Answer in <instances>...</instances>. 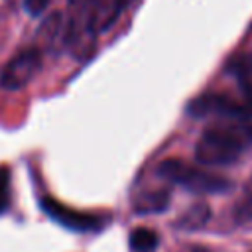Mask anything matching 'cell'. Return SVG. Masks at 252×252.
Wrapping results in <instances>:
<instances>
[{"label":"cell","mask_w":252,"mask_h":252,"mask_svg":"<svg viewBox=\"0 0 252 252\" xmlns=\"http://www.w3.org/2000/svg\"><path fill=\"white\" fill-rule=\"evenodd\" d=\"M10 181H12L10 169H8L6 165H0V215H4V213L8 211L10 201H12Z\"/></svg>","instance_id":"obj_11"},{"label":"cell","mask_w":252,"mask_h":252,"mask_svg":"<svg viewBox=\"0 0 252 252\" xmlns=\"http://www.w3.org/2000/svg\"><path fill=\"white\" fill-rule=\"evenodd\" d=\"M43 53L37 47H26L16 53L0 71V87L4 91H20L41 71Z\"/></svg>","instance_id":"obj_4"},{"label":"cell","mask_w":252,"mask_h":252,"mask_svg":"<svg viewBox=\"0 0 252 252\" xmlns=\"http://www.w3.org/2000/svg\"><path fill=\"white\" fill-rule=\"evenodd\" d=\"M126 6L128 0H83L79 6V16L73 18L67 28L65 41L69 45H77L83 33L94 37L110 30L118 22Z\"/></svg>","instance_id":"obj_2"},{"label":"cell","mask_w":252,"mask_h":252,"mask_svg":"<svg viewBox=\"0 0 252 252\" xmlns=\"http://www.w3.org/2000/svg\"><path fill=\"white\" fill-rule=\"evenodd\" d=\"M51 0H24V8L30 16H41L47 6H49Z\"/></svg>","instance_id":"obj_13"},{"label":"cell","mask_w":252,"mask_h":252,"mask_svg":"<svg viewBox=\"0 0 252 252\" xmlns=\"http://www.w3.org/2000/svg\"><path fill=\"white\" fill-rule=\"evenodd\" d=\"M209 215H211V211H209V207L205 205V203H199V205H195V207H191L181 219H179V226H183V228H187V230H195V228H199V226H203L207 220H209Z\"/></svg>","instance_id":"obj_10"},{"label":"cell","mask_w":252,"mask_h":252,"mask_svg":"<svg viewBox=\"0 0 252 252\" xmlns=\"http://www.w3.org/2000/svg\"><path fill=\"white\" fill-rule=\"evenodd\" d=\"M158 175L195 193H222L230 189L228 179L209 173L181 159H163L158 165Z\"/></svg>","instance_id":"obj_3"},{"label":"cell","mask_w":252,"mask_h":252,"mask_svg":"<svg viewBox=\"0 0 252 252\" xmlns=\"http://www.w3.org/2000/svg\"><path fill=\"white\" fill-rule=\"evenodd\" d=\"M41 209L55 222H59V224H63L65 228H71V230L89 232V230H98V228H102L106 224L104 217L89 215V213H79L75 209H69V207L57 203L51 197H41Z\"/></svg>","instance_id":"obj_6"},{"label":"cell","mask_w":252,"mask_h":252,"mask_svg":"<svg viewBox=\"0 0 252 252\" xmlns=\"http://www.w3.org/2000/svg\"><path fill=\"white\" fill-rule=\"evenodd\" d=\"M228 71L236 79L242 94L244 104L252 112V53H238L228 61Z\"/></svg>","instance_id":"obj_7"},{"label":"cell","mask_w":252,"mask_h":252,"mask_svg":"<svg viewBox=\"0 0 252 252\" xmlns=\"http://www.w3.org/2000/svg\"><path fill=\"white\" fill-rule=\"evenodd\" d=\"M158 234L150 228H136L130 232V246L134 252H154L158 248Z\"/></svg>","instance_id":"obj_9"},{"label":"cell","mask_w":252,"mask_h":252,"mask_svg":"<svg viewBox=\"0 0 252 252\" xmlns=\"http://www.w3.org/2000/svg\"><path fill=\"white\" fill-rule=\"evenodd\" d=\"M169 205V193L167 191H152L144 193L136 199L134 209L138 215H150V213H161Z\"/></svg>","instance_id":"obj_8"},{"label":"cell","mask_w":252,"mask_h":252,"mask_svg":"<svg viewBox=\"0 0 252 252\" xmlns=\"http://www.w3.org/2000/svg\"><path fill=\"white\" fill-rule=\"evenodd\" d=\"M187 112L197 118H205V116H220V118H230V120L252 118V112L248 110L244 102L228 94H222V93H205L193 98L187 106Z\"/></svg>","instance_id":"obj_5"},{"label":"cell","mask_w":252,"mask_h":252,"mask_svg":"<svg viewBox=\"0 0 252 252\" xmlns=\"http://www.w3.org/2000/svg\"><path fill=\"white\" fill-rule=\"evenodd\" d=\"M252 217V181L246 187V195L242 199V203L236 207V219L238 220H248Z\"/></svg>","instance_id":"obj_12"},{"label":"cell","mask_w":252,"mask_h":252,"mask_svg":"<svg viewBox=\"0 0 252 252\" xmlns=\"http://www.w3.org/2000/svg\"><path fill=\"white\" fill-rule=\"evenodd\" d=\"M248 134L238 126H211L207 128L197 146L195 158L203 165H228L234 163L244 152Z\"/></svg>","instance_id":"obj_1"}]
</instances>
